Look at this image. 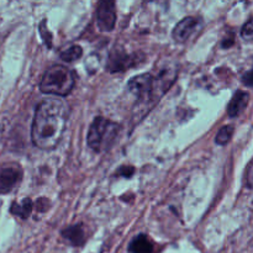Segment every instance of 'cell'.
Returning <instances> with one entry per match:
<instances>
[{"instance_id":"6da1fadb","label":"cell","mask_w":253,"mask_h":253,"mask_svg":"<svg viewBox=\"0 0 253 253\" xmlns=\"http://www.w3.org/2000/svg\"><path fill=\"white\" fill-rule=\"evenodd\" d=\"M68 108L61 99L48 98L39 104L32 123L31 137L41 150H53L67 127Z\"/></svg>"},{"instance_id":"7a4b0ae2","label":"cell","mask_w":253,"mask_h":253,"mask_svg":"<svg viewBox=\"0 0 253 253\" xmlns=\"http://www.w3.org/2000/svg\"><path fill=\"white\" fill-rule=\"evenodd\" d=\"M120 126L114 121L96 118L91 124L88 133V145L95 152L109 150L118 137Z\"/></svg>"},{"instance_id":"3957f363","label":"cell","mask_w":253,"mask_h":253,"mask_svg":"<svg viewBox=\"0 0 253 253\" xmlns=\"http://www.w3.org/2000/svg\"><path fill=\"white\" fill-rule=\"evenodd\" d=\"M74 86V76L63 66H53L42 77L40 89L46 94L64 96L68 95Z\"/></svg>"},{"instance_id":"277c9868","label":"cell","mask_w":253,"mask_h":253,"mask_svg":"<svg viewBox=\"0 0 253 253\" xmlns=\"http://www.w3.org/2000/svg\"><path fill=\"white\" fill-rule=\"evenodd\" d=\"M22 177L21 167L16 163L0 166V193H10L15 189Z\"/></svg>"},{"instance_id":"5b68a950","label":"cell","mask_w":253,"mask_h":253,"mask_svg":"<svg viewBox=\"0 0 253 253\" xmlns=\"http://www.w3.org/2000/svg\"><path fill=\"white\" fill-rule=\"evenodd\" d=\"M116 22L115 4L113 1H101L96 9V24L101 31H111Z\"/></svg>"},{"instance_id":"8992f818","label":"cell","mask_w":253,"mask_h":253,"mask_svg":"<svg viewBox=\"0 0 253 253\" xmlns=\"http://www.w3.org/2000/svg\"><path fill=\"white\" fill-rule=\"evenodd\" d=\"M200 20L197 17H185L182 21L178 22L177 26L173 30V39L175 42L184 43L187 42L195 32L199 30Z\"/></svg>"},{"instance_id":"52a82bcc","label":"cell","mask_w":253,"mask_h":253,"mask_svg":"<svg viewBox=\"0 0 253 253\" xmlns=\"http://www.w3.org/2000/svg\"><path fill=\"white\" fill-rule=\"evenodd\" d=\"M249 98L250 95L246 91H236V94L232 96L231 101H230L229 108H227V114H229V116H231V118L239 116L240 114L246 109L247 104H249Z\"/></svg>"},{"instance_id":"ba28073f","label":"cell","mask_w":253,"mask_h":253,"mask_svg":"<svg viewBox=\"0 0 253 253\" xmlns=\"http://www.w3.org/2000/svg\"><path fill=\"white\" fill-rule=\"evenodd\" d=\"M62 236L67 240L71 245L73 246H81L85 241V234H84V230L82 229L81 225H74V226L67 227L63 232H62Z\"/></svg>"},{"instance_id":"9c48e42d","label":"cell","mask_w":253,"mask_h":253,"mask_svg":"<svg viewBox=\"0 0 253 253\" xmlns=\"http://www.w3.org/2000/svg\"><path fill=\"white\" fill-rule=\"evenodd\" d=\"M130 253H153V244L146 235H138L131 241Z\"/></svg>"},{"instance_id":"30bf717a","label":"cell","mask_w":253,"mask_h":253,"mask_svg":"<svg viewBox=\"0 0 253 253\" xmlns=\"http://www.w3.org/2000/svg\"><path fill=\"white\" fill-rule=\"evenodd\" d=\"M31 210H32V202L30 199H25L21 204H14L11 205V212L14 215H17L20 216L21 219H27L31 214Z\"/></svg>"},{"instance_id":"8fae6325","label":"cell","mask_w":253,"mask_h":253,"mask_svg":"<svg viewBox=\"0 0 253 253\" xmlns=\"http://www.w3.org/2000/svg\"><path fill=\"white\" fill-rule=\"evenodd\" d=\"M83 54V49L81 46H71L68 48L64 49L63 52H61V58L66 62H74L77 59H79Z\"/></svg>"},{"instance_id":"7c38bea8","label":"cell","mask_w":253,"mask_h":253,"mask_svg":"<svg viewBox=\"0 0 253 253\" xmlns=\"http://www.w3.org/2000/svg\"><path fill=\"white\" fill-rule=\"evenodd\" d=\"M232 133H234V126L232 125H227L224 126V127L220 128V131L217 132L216 137H215V142L217 145H226L227 142L230 141V138L232 137Z\"/></svg>"},{"instance_id":"4fadbf2b","label":"cell","mask_w":253,"mask_h":253,"mask_svg":"<svg viewBox=\"0 0 253 253\" xmlns=\"http://www.w3.org/2000/svg\"><path fill=\"white\" fill-rule=\"evenodd\" d=\"M241 36L247 41H253V19L249 20L246 24L242 26Z\"/></svg>"},{"instance_id":"5bb4252c","label":"cell","mask_w":253,"mask_h":253,"mask_svg":"<svg viewBox=\"0 0 253 253\" xmlns=\"http://www.w3.org/2000/svg\"><path fill=\"white\" fill-rule=\"evenodd\" d=\"M41 35L42 37H43L44 42H46V44L48 47L52 46V40H51V34L48 32V30L46 29V21H42L41 24Z\"/></svg>"},{"instance_id":"9a60e30c","label":"cell","mask_w":253,"mask_h":253,"mask_svg":"<svg viewBox=\"0 0 253 253\" xmlns=\"http://www.w3.org/2000/svg\"><path fill=\"white\" fill-rule=\"evenodd\" d=\"M246 179H247V184H249V187L251 188V189H253V161L250 163L249 168H247Z\"/></svg>"},{"instance_id":"2e32d148","label":"cell","mask_w":253,"mask_h":253,"mask_svg":"<svg viewBox=\"0 0 253 253\" xmlns=\"http://www.w3.org/2000/svg\"><path fill=\"white\" fill-rule=\"evenodd\" d=\"M133 172H135V169H133L132 167H123L120 169V172H119V174L128 178V177H131V175L133 174Z\"/></svg>"},{"instance_id":"e0dca14e","label":"cell","mask_w":253,"mask_h":253,"mask_svg":"<svg viewBox=\"0 0 253 253\" xmlns=\"http://www.w3.org/2000/svg\"><path fill=\"white\" fill-rule=\"evenodd\" d=\"M244 83L247 84V85H250V86H253V69L251 72H249L247 74H245Z\"/></svg>"},{"instance_id":"ac0fdd59","label":"cell","mask_w":253,"mask_h":253,"mask_svg":"<svg viewBox=\"0 0 253 253\" xmlns=\"http://www.w3.org/2000/svg\"><path fill=\"white\" fill-rule=\"evenodd\" d=\"M0 208H1V202H0Z\"/></svg>"}]
</instances>
